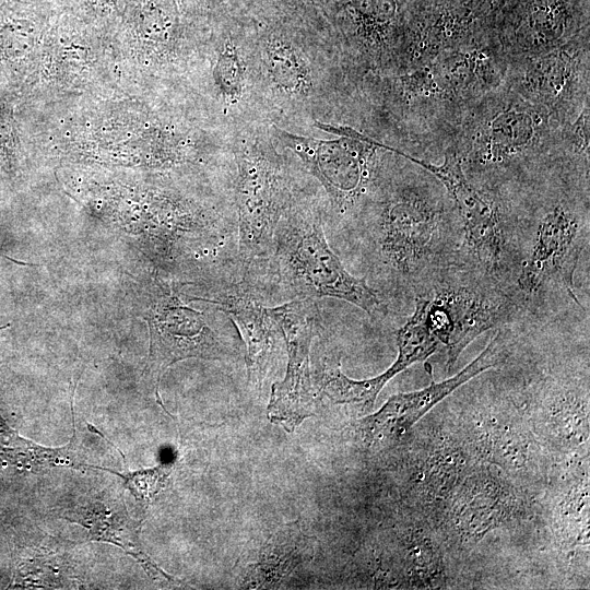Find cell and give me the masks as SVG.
<instances>
[{"mask_svg":"<svg viewBox=\"0 0 590 590\" xmlns=\"http://www.w3.org/2000/svg\"><path fill=\"white\" fill-rule=\"evenodd\" d=\"M0 1H2V0H0Z\"/></svg>","mask_w":590,"mask_h":590,"instance_id":"29","label":"cell"},{"mask_svg":"<svg viewBox=\"0 0 590 590\" xmlns=\"http://www.w3.org/2000/svg\"><path fill=\"white\" fill-rule=\"evenodd\" d=\"M562 126L590 104V32L547 52L507 60L503 83Z\"/></svg>","mask_w":590,"mask_h":590,"instance_id":"12","label":"cell"},{"mask_svg":"<svg viewBox=\"0 0 590 590\" xmlns=\"http://www.w3.org/2000/svg\"><path fill=\"white\" fill-rule=\"evenodd\" d=\"M589 0H511L502 11L495 42L509 59L547 52L590 28Z\"/></svg>","mask_w":590,"mask_h":590,"instance_id":"16","label":"cell"},{"mask_svg":"<svg viewBox=\"0 0 590 590\" xmlns=\"http://www.w3.org/2000/svg\"><path fill=\"white\" fill-rule=\"evenodd\" d=\"M415 306L439 345L446 347L451 367L474 339L507 319L512 302L476 283L445 281L417 296Z\"/></svg>","mask_w":590,"mask_h":590,"instance_id":"14","label":"cell"},{"mask_svg":"<svg viewBox=\"0 0 590 590\" xmlns=\"http://www.w3.org/2000/svg\"><path fill=\"white\" fill-rule=\"evenodd\" d=\"M287 365L282 380L272 385L268 418L293 433L315 414L316 396L310 371V347L319 333L321 316L316 299H291L275 306Z\"/></svg>","mask_w":590,"mask_h":590,"instance_id":"15","label":"cell"},{"mask_svg":"<svg viewBox=\"0 0 590 590\" xmlns=\"http://www.w3.org/2000/svg\"><path fill=\"white\" fill-rule=\"evenodd\" d=\"M55 9V2L0 1V71L15 92L35 66Z\"/></svg>","mask_w":590,"mask_h":590,"instance_id":"22","label":"cell"},{"mask_svg":"<svg viewBox=\"0 0 590 590\" xmlns=\"http://www.w3.org/2000/svg\"><path fill=\"white\" fill-rule=\"evenodd\" d=\"M511 0H417L405 69L439 51L495 40L498 17Z\"/></svg>","mask_w":590,"mask_h":590,"instance_id":"18","label":"cell"},{"mask_svg":"<svg viewBox=\"0 0 590 590\" xmlns=\"http://www.w3.org/2000/svg\"><path fill=\"white\" fill-rule=\"evenodd\" d=\"M588 190L589 185L560 176L530 192L538 217L517 278L524 296L536 297L556 284L573 294L574 272L588 227Z\"/></svg>","mask_w":590,"mask_h":590,"instance_id":"10","label":"cell"},{"mask_svg":"<svg viewBox=\"0 0 590 590\" xmlns=\"http://www.w3.org/2000/svg\"><path fill=\"white\" fill-rule=\"evenodd\" d=\"M233 208L240 278L268 292L267 273L276 225L297 191L286 163L259 131L233 141Z\"/></svg>","mask_w":590,"mask_h":590,"instance_id":"8","label":"cell"},{"mask_svg":"<svg viewBox=\"0 0 590 590\" xmlns=\"http://www.w3.org/2000/svg\"><path fill=\"white\" fill-rule=\"evenodd\" d=\"M204 58L211 64L212 90L224 115L253 96L248 46L243 47L231 35L215 40L210 37Z\"/></svg>","mask_w":590,"mask_h":590,"instance_id":"24","label":"cell"},{"mask_svg":"<svg viewBox=\"0 0 590 590\" xmlns=\"http://www.w3.org/2000/svg\"><path fill=\"white\" fill-rule=\"evenodd\" d=\"M456 214L442 184L392 152L358 219L376 262L392 279L415 276L437 255L441 233Z\"/></svg>","mask_w":590,"mask_h":590,"instance_id":"4","label":"cell"},{"mask_svg":"<svg viewBox=\"0 0 590 590\" xmlns=\"http://www.w3.org/2000/svg\"><path fill=\"white\" fill-rule=\"evenodd\" d=\"M151 308L150 368L157 377L172 364L186 358L225 361L238 355L204 319L173 294H161Z\"/></svg>","mask_w":590,"mask_h":590,"instance_id":"19","label":"cell"},{"mask_svg":"<svg viewBox=\"0 0 590 590\" xmlns=\"http://www.w3.org/2000/svg\"><path fill=\"white\" fill-rule=\"evenodd\" d=\"M563 127L502 84L470 107L452 144L474 184L507 198L514 189L530 193L573 173L563 153Z\"/></svg>","mask_w":590,"mask_h":590,"instance_id":"3","label":"cell"},{"mask_svg":"<svg viewBox=\"0 0 590 590\" xmlns=\"http://www.w3.org/2000/svg\"><path fill=\"white\" fill-rule=\"evenodd\" d=\"M338 135L324 140L291 133L275 123L274 137L300 160L324 189L337 221L358 219L392 153L389 146L350 126L315 120Z\"/></svg>","mask_w":590,"mask_h":590,"instance_id":"9","label":"cell"},{"mask_svg":"<svg viewBox=\"0 0 590 590\" xmlns=\"http://www.w3.org/2000/svg\"><path fill=\"white\" fill-rule=\"evenodd\" d=\"M314 547V536L307 534L302 524L297 521L285 524L261 545L255 559L247 564L241 587H276L295 568L312 558Z\"/></svg>","mask_w":590,"mask_h":590,"instance_id":"23","label":"cell"},{"mask_svg":"<svg viewBox=\"0 0 590 590\" xmlns=\"http://www.w3.org/2000/svg\"><path fill=\"white\" fill-rule=\"evenodd\" d=\"M268 291L291 299L331 297L347 302L369 316L387 307L365 279L350 273L332 251L317 204L297 193L281 216L273 237L267 273Z\"/></svg>","mask_w":590,"mask_h":590,"instance_id":"6","label":"cell"},{"mask_svg":"<svg viewBox=\"0 0 590 590\" xmlns=\"http://www.w3.org/2000/svg\"><path fill=\"white\" fill-rule=\"evenodd\" d=\"M507 59L495 40L447 48L403 72L370 76L354 94L396 153L442 156L470 107L504 83Z\"/></svg>","mask_w":590,"mask_h":590,"instance_id":"2","label":"cell"},{"mask_svg":"<svg viewBox=\"0 0 590 590\" xmlns=\"http://www.w3.org/2000/svg\"><path fill=\"white\" fill-rule=\"evenodd\" d=\"M24 140L74 160L127 161L173 168L220 149L197 118L158 93L79 97L22 107Z\"/></svg>","mask_w":590,"mask_h":590,"instance_id":"1","label":"cell"},{"mask_svg":"<svg viewBox=\"0 0 590 590\" xmlns=\"http://www.w3.org/2000/svg\"><path fill=\"white\" fill-rule=\"evenodd\" d=\"M249 48L253 96L281 110H310L321 101V74L315 60L292 36L270 33Z\"/></svg>","mask_w":590,"mask_h":590,"instance_id":"17","label":"cell"},{"mask_svg":"<svg viewBox=\"0 0 590 590\" xmlns=\"http://www.w3.org/2000/svg\"><path fill=\"white\" fill-rule=\"evenodd\" d=\"M55 3L113 36L118 21L119 0H56Z\"/></svg>","mask_w":590,"mask_h":590,"instance_id":"26","label":"cell"},{"mask_svg":"<svg viewBox=\"0 0 590 590\" xmlns=\"http://www.w3.org/2000/svg\"><path fill=\"white\" fill-rule=\"evenodd\" d=\"M505 357V342L497 332L482 353L455 376L416 391L391 396L377 412L356 423L357 434L367 446L401 437L437 403L470 379L502 364Z\"/></svg>","mask_w":590,"mask_h":590,"instance_id":"20","label":"cell"},{"mask_svg":"<svg viewBox=\"0 0 590 590\" xmlns=\"http://www.w3.org/2000/svg\"><path fill=\"white\" fill-rule=\"evenodd\" d=\"M16 94L21 107H38L130 93L113 36L56 5L35 66Z\"/></svg>","mask_w":590,"mask_h":590,"instance_id":"7","label":"cell"},{"mask_svg":"<svg viewBox=\"0 0 590 590\" xmlns=\"http://www.w3.org/2000/svg\"><path fill=\"white\" fill-rule=\"evenodd\" d=\"M192 0H119L113 43L127 91L161 93L204 59L210 36Z\"/></svg>","mask_w":590,"mask_h":590,"instance_id":"5","label":"cell"},{"mask_svg":"<svg viewBox=\"0 0 590 590\" xmlns=\"http://www.w3.org/2000/svg\"><path fill=\"white\" fill-rule=\"evenodd\" d=\"M197 1H198V2L201 1V2H202V3H201L202 5L208 7V5H209V2L212 1V0H197Z\"/></svg>","mask_w":590,"mask_h":590,"instance_id":"28","label":"cell"},{"mask_svg":"<svg viewBox=\"0 0 590 590\" xmlns=\"http://www.w3.org/2000/svg\"><path fill=\"white\" fill-rule=\"evenodd\" d=\"M169 474L170 468L161 465L138 473L119 475L126 480L127 486L137 495L138 499L142 500L143 504H149L164 487Z\"/></svg>","mask_w":590,"mask_h":590,"instance_id":"27","label":"cell"},{"mask_svg":"<svg viewBox=\"0 0 590 590\" xmlns=\"http://www.w3.org/2000/svg\"><path fill=\"white\" fill-rule=\"evenodd\" d=\"M21 103L16 92L0 83V173L14 177L24 153Z\"/></svg>","mask_w":590,"mask_h":590,"instance_id":"25","label":"cell"},{"mask_svg":"<svg viewBox=\"0 0 590 590\" xmlns=\"http://www.w3.org/2000/svg\"><path fill=\"white\" fill-rule=\"evenodd\" d=\"M266 294L256 284L235 275L223 279L211 297L200 298L217 306L236 326L246 345L248 381L257 387H261L276 341L282 338L275 306L264 304Z\"/></svg>","mask_w":590,"mask_h":590,"instance_id":"21","label":"cell"},{"mask_svg":"<svg viewBox=\"0 0 590 590\" xmlns=\"http://www.w3.org/2000/svg\"><path fill=\"white\" fill-rule=\"evenodd\" d=\"M416 7L417 0L341 1L334 50L349 86L403 70Z\"/></svg>","mask_w":590,"mask_h":590,"instance_id":"11","label":"cell"},{"mask_svg":"<svg viewBox=\"0 0 590 590\" xmlns=\"http://www.w3.org/2000/svg\"><path fill=\"white\" fill-rule=\"evenodd\" d=\"M404 157L433 174L449 193L463 233L464 247L487 274L502 271L509 253L508 199L474 184L463 172L452 143L442 152V162Z\"/></svg>","mask_w":590,"mask_h":590,"instance_id":"13","label":"cell"}]
</instances>
